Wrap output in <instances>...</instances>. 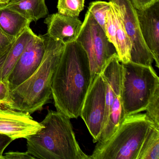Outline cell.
Segmentation results:
<instances>
[{"mask_svg":"<svg viewBox=\"0 0 159 159\" xmlns=\"http://www.w3.org/2000/svg\"><path fill=\"white\" fill-rule=\"evenodd\" d=\"M91 83V70L85 51L76 41L66 43L52 83V98L57 111L70 119H77Z\"/></svg>","mask_w":159,"mask_h":159,"instance_id":"6da1fadb","label":"cell"},{"mask_svg":"<svg viewBox=\"0 0 159 159\" xmlns=\"http://www.w3.org/2000/svg\"><path fill=\"white\" fill-rule=\"evenodd\" d=\"M45 51L40 65L25 81L10 91L6 106L32 114L41 111L52 98V87L56 69L65 43L43 35Z\"/></svg>","mask_w":159,"mask_h":159,"instance_id":"7a4b0ae2","label":"cell"},{"mask_svg":"<svg viewBox=\"0 0 159 159\" xmlns=\"http://www.w3.org/2000/svg\"><path fill=\"white\" fill-rule=\"evenodd\" d=\"M40 123L43 127L26 138L27 152L35 159H90L81 149L67 116L48 110Z\"/></svg>","mask_w":159,"mask_h":159,"instance_id":"3957f363","label":"cell"},{"mask_svg":"<svg viewBox=\"0 0 159 159\" xmlns=\"http://www.w3.org/2000/svg\"><path fill=\"white\" fill-rule=\"evenodd\" d=\"M152 124L146 113L126 116L114 134L97 144L90 159H137L149 128Z\"/></svg>","mask_w":159,"mask_h":159,"instance_id":"277c9868","label":"cell"},{"mask_svg":"<svg viewBox=\"0 0 159 159\" xmlns=\"http://www.w3.org/2000/svg\"><path fill=\"white\" fill-rule=\"evenodd\" d=\"M122 66L121 99L125 116L146 110L158 87L159 78L152 66L131 61Z\"/></svg>","mask_w":159,"mask_h":159,"instance_id":"5b68a950","label":"cell"},{"mask_svg":"<svg viewBox=\"0 0 159 159\" xmlns=\"http://www.w3.org/2000/svg\"><path fill=\"white\" fill-rule=\"evenodd\" d=\"M76 41L80 44L88 57L92 83L97 75L102 73L111 58L117 55L116 49L88 11Z\"/></svg>","mask_w":159,"mask_h":159,"instance_id":"8992f818","label":"cell"},{"mask_svg":"<svg viewBox=\"0 0 159 159\" xmlns=\"http://www.w3.org/2000/svg\"><path fill=\"white\" fill-rule=\"evenodd\" d=\"M106 110V84L102 74L97 75L91 83L81 111L93 142L97 143L104 125Z\"/></svg>","mask_w":159,"mask_h":159,"instance_id":"52a82bcc","label":"cell"},{"mask_svg":"<svg viewBox=\"0 0 159 159\" xmlns=\"http://www.w3.org/2000/svg\"><path fill=\"white\" fill-rule=\"evenodd\" d=\"M117 6L125 31L132 43L130 61L145 66H152L153 56L147 47L141 35L136 10L129 0H108Z\"/></svg>","mask_w":159,"mask_h":159,"instance_id":"ba28073f","label":"cell"},{"mask_svg":"<svg viewBox=\"0 0 159 159\" xmlns=\"http://www.w3.org/2000/svg\"><path fill=\"white\" fill-rule=\"evenodd\" d=\"M45 40L36 35L28 43L8 78L11 90L29 78L39 67L44 56Z\"/></svg>","mask_w":159,"mask_h":159,"instance_id":"9c48e42d","label":"cell"},{"mask_svg":"<svg viewBox=\"0 0 159 159\" xmlns=\"http://www.w3.org/2000/svg\"><path fill=\"white\" fill-rule=\"evenodd\" d=\"M43 127L28 112L13 109L6 105H0V134L9 136L14 140L26 139Z\"/></svg>","mask_w":159,"mask_h":159,"instance_id":"30bf717a","label":"cell"},{"mask_svg":"<svg viewBox=\"0 0 159 159\" xmlns=\"http://www.w3.org/2000/svg\"><path fill=\"white\" fill-rule=\"evenodd\" d=\"M137 11L141 35L159 68V0L142 11Z\"/></svg>","mask_w":159,"mask_h":159,"instance_id":"8fae6325","label":"cell"},{"mask_svg":"<svg viewBox=\"0 0 159 159\" xmlns=\"http://www.w3.org/2000/svg\"><path fill=\"white\" fill-rule=\"evenodd\" d=\"M44 22L47 25V35L65 44L76 40L83 24L78 17H69L58 13L48 15Z\"/></svg>","mask_w":159,"mask_h":159,"instance_id":"7c38bea8","label":"cell"},{"mask_svg":"<svg viewBox=\"0 0 159 159\" xmlns=\"http://www.w3.org/2000/svg\"><path fill=\"white\" fill-rule=\"evenodd\" d=\"M0 7L14 10L32 22L49 15L45 0H10L8 4Z\"/></svg>","mask_w":159,"mask_h":159,"instance_id":"4fadbf2b","label":"cell"},{"mask_svg":"<svg viewBox=\"0 0 159 159\" xmlns=\"http://www.w3.org/2000/svg\"><path fill=\"white\" fill-rule=\"evenodd\" d=\"M31 22L14 10L0 7V28L14 39H17Z\"/></svg>","mask_w":159,"mask_h":159,"instance_id":"5bb4252c","label":"cell"},{"mask_svg":"<svg viewBox=\"0 0 159 159\" xmlns=\"http://www.w3.org/2000/svg\"><path fill=\"white\" fill-rule=\"evenodd\" d=\"M36 35L29 26L15 41L4 63L2 75V81L8 80L9 75L28 43Z\"/></svg>","mask_w":159,"mask_h":159,"instance_id":"9a60e30c","label":"cell"},{"mask_svg":"<svg viewBox=\"0 0 159 159\" xmlns=\"http://www.w3.org/2000/svg\"><path fill=\"white\" fill-rule=\"evenodd\" d=\"M113 4L116 9V30L115 32L116 45L115 48L120 62L121 63H127L130 61L132 43L125 31L120 11L117 6L114 3Z\"/></svg>","mask_w":159,"mask_h":159,"instance_id":"2e32d148","label":"cell"},{"mask_svg":"<svg viewBox=\"0 0 159 159\" xmlns=\"http://www.w3.org/2000/svg\"><path fill=\"white\" fill-rule=\"evenodd\" d=\"M137 159H159V129L153 124L149 128Z\"/></svg>","mask_w":159,"mask_h":159,"instance_id":"e0dca14e","label":"cell"},{"mask_svg":"<svg viewBox=\"0 0 159 159\" xmlns=\"http://www.w3.org/2000/svg\"><path fill=\"white\" fill-rule=\"evenodd\" d=\"M85 0H58V13L69 17H78L84 9Z\"/></svg>","mask_w":159,"mask_h":159,"instance_id":"ac0fdd59","label":"cell"},{"mask_svg":"<svg viewBox=\"0 0 159 159\" xmlns=\"http://www.w3.org/2000/svg\"><path fill=\"white\" fill-rule=\"evenodd\" d=\"M110 2L97 1L89 4L88 11L97 23L105 31L106 17L107 13L111 6Z\"/></svg>","mask_w":159,"mask_h":159,"instance_id":"d6986e66","label":"cell"},{"mask_svg":"<svg viewBox=\"0 0 159 159\" xmlns=\"http://www.w3.org/2000/svg\"><path fill=\"white\" fill-rule=\"evenodd\" d=\"M145 111L152 124L159 129V87L155 90Z\"/></svg>","mask_w":159,"mask_h":159,"instance_id":"ffe728a7","label":"cell"},{"mask_svg":"<svg viewBox=\"0 0 159 159\" xmlns=\"http://www.w3.org/2000/svg\"><path fill=\"white\" fill-rule=\"evenodd\" d=\"M16 39L0 28V52H6L11 49Z\"/></svg>","mask_w":159,"mask_h":159,"instance_id":"44dd1931","label":"cell"},{"mask_svg":"<svg viewBox=\"0 0 159 159\" xmlns=\"http://www.w3.org/2000/svg\"><path fill=\"white\" fill-rule=\"evenodd\" d=\"M10 85L8 80L0 81V105H6L9 101Z\"/></svg>","mask_w":159,"mask_h":159,"instance_id":"7402d4cb","label":"cell"},{"mask_svg":"<svg viewBox=\"0 0 159 159\" xmlns=\"http://www.w3.org/2000/svg\"><path fill=\"white\" fill-rule=\"evenodd\" d=\"M35 159L29 152H9L2 156V159Z\"/></svg>","mask_w":159,"mask_h":159,"instance_id":"603a6c76","label":"cell"},{"mask_svg":"<svg viewBox=\"0 0 159 159\" xmlns=\"http://www.w3.org/2000/svg\"><path fill=\"white\" fill-rule=\"evenodd\" d=\"M134 8L138 11H142L149 7L157 0H129Z\"/></svg>","mask_w":159,"mask_h":159,"instance_id":"cb8c5ba5","label":"cell"},{"mask_svg":"<svg viewBox=\"0 0 159 159\" xmlns=\"http://www.w3.org/2000/svg\"><path fill=\"white\" fill-rule=\"evenodd\" d=\"M13 140H14L9 136L0 134V159H2L3 152Z\"/></svg>","mask_w":159,"mask_h":159,"instance_id":"d4e9b609","label":"cell"},{"mask_svg":"<svg viewBox=\"0 0 159 159\" xmlns=\"http://www.w3.org/2000/svg\"><path fill=\"white\" fill-rule=\"evenodd\" d=\"M10 49L6 52H0V81H2V69H3L4 63Z\"/></svg>","mask_w":159,"mask_h":159,"instance_id":"484cf974","label":"cell"},{"mask_svg":"<svg viewBox=\"0 0 159 159\" xmlns=\"http://www.w3.org/2000/svg\"><path fill=\"white\" fill-rule=\"evenodd\" d=\"M10 0H0V7L4 6L8 4Z\"/></svg>","mask_w":159,"mask_h":159,"instance_id":"4316f807","label":"cell"}]
</instances>
